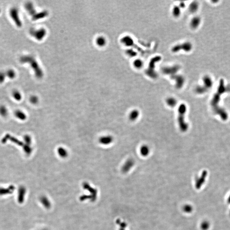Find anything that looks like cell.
Listing matches in <instances>:
<instances>
[{"instance_id":"1","label":"cell","mask_w":230,"mask_h":230,"mask_svg":"<svg viewBox=\"0 0 230 230\" xmlns=\"http://www.w3.org/2000/svg\"><path fill=\"white\" fill-rule=\"evenodd\" d=\"M19 61L23 64H28L34 71L35 76L37 78H41L43 76V72L39 67L38 62L34 57L31 55H22L20 58Z\"/></svg>"},{"instance_id":"2","label":"cell","mask_w":230,"mask_h":230,"mask_svg":"<svg viewBox=\"0 0 230 230\" xmlns=\"http://www.w3.org/2000/svg\"><path fill=\"white\" fill-rule=\"evenodd\" d=\"M187 111V106L185 104L180 105L178 109L179 116L178 122L180 129L182 132H186L188 129V124L185 121V115Z\"/></svg>"},{"instance_id":"3","label":"cell","mask_w":230,"mask_h":230,"mask_svg":"<svg viewBox=\"0 0 230 230\" xmlns=\"http://www.w3.org/2000/svg\"><path fill=\"white\" fill-rule=\"evenodd\" d=\"M9 15L15 25L18 28L22 27V22L19 16V10L16 7H13L9 11Z\"/></svg>"},{"instance_id":"4","label":"cell","mask_w":230,"mask_h":230,"mask_svg":"<svg viewBox=\"0 0 230 230\" xmlns=\"http://www.w3.org/2000/svg\"><path fill=\"white\" fill-rule=\"evenodd\" d=\"M192 44L190 42H185L182 44H179L175 46L172 49V51L174 53H177L181 50H183L186 52H189L192 50Z\"/></svg>"},{"instance_id":"5","label":"cell","mask_w":230,"mask_h":230,"mask_svg":"<svg viewBox=\"0 0 230 230\" xmlns=\"http://www.w3.org/2000/svg\"><path fill=\"white\" fill-rule=\"evenodd\" d=\"M29 33L30 35L35 38V39L38 40H41L43 39L45 36L46 31L45 29H31L29 31Z\"/></svg>"},{"instance_id":"6","label":"cell","mask_w":230,"mask_h":230,"mask_svg":"<svg viewBox=\"0 0 230 230\" xmlns=\"http://www.w3.org/2000/svg\"><path fill=\"white\" fill-rule=\"evenodd\" d=\"M26 190L24 186H21L18 190V201L20 204H22L24 202L26 194Z\"/></svg>"},{"instance_id":"7","label":"cell","mask_w":230,"mask_h":230,"mask_svg":"<svg viewBox=\"0 0 230 230\" xmlns=\"http://www.w3.org/2000/svg\"><path fill=\"white\" fill-rule=\"evenodd\" d=\"M15 190V187L13 185H10L8 187H0V196H5L13 194Z\"/></svg>"},{"instance_id":"8","label":"cell","mask_w":230,"mask_h":230,"mask_svg":"<svg viewBox=\"0 0 230 230\" xmlns=\"http://www.w3.org/2000/svg\"><path fill=\"white\" fill-rule=\"evenodd\" d=\"M98 140L100 144L104 145H108L113 143L114 139L112 136L106 135L102 136Z\"/></svg>"},{"instance_id":"9","label":"cell","mask_w":230,"mask_h":230,"mask_svg":"<svg viewBox=\"0 0 230 230\" xmlns=\"http://www.w3.org/2000/svg\"><path fill=\"white\" fill-rule=\"evenodd\" d=\"M179 67H178V66L177 65L172 67H166L163 68L162 72L166 74L169 75L171 74L172 76H174L175 75L176 72L179 71Z\"/></svg>"},{"instance_id":"10","label":"cell","mask_w":230,"mask_h":230,"mask_svg":"<svg viewBox=\"0 0 230 230\" xmlns=\"http://www.w3.org/2000/svg\"><path fill=\"white\" fill-rule=\"evenodd\" d=\"M134 161L132 158H129L127 160V161H126L122 167V171L124 172H127L134 166Z\"/></svg>"},{"instance_id":"11","label":"cell","mask_w":230,"mask_h":230,"mask_svg":"<svg viewBox=\"0 0 230 230\" xmlns=\"http://www.w3.org/2000/svg\"><path fill=\"white\" fill-rule=\"evenodd\" d=\"M173 78H174L176 81V86L177 88L182 87L185 83V79L183 76L180 75H174Z\"/></svg>"},{"instance_id":"12","label":"cell","mask_w":230,"mask_h":230,"mask_svg":"<svg viewBox=\"0 0 230 230\" xmlns=\"http://www.w3.org/2000/svg\"><path fill=\"white\" fill-rule=\"evenodd\" d=\"M201 22V18L199 17H194L190 22V26L193 29H196L200 25Z\"/></svg>"},{"instance_id":"13","label":"cell","mask_w":230,"mask_h":230,"mask_svg":"<svg viewBox=\"0 0 230 230\" xmlns=\"http://www.w3.org/2000/svg\"><path fill=\"white\" fill-rule=\"evenodd\" d=\"M207 173L206 171H204L203 173L201 176L199 178H197L196 182V187L197 189H199L201 188V187L203 185V184L205 182L206 178Z\"/></svg>"},{"instance_id":"14","label":"cell","mask_w":230,"mask_h":230,"mask_svg":"<svg viewBox=\"0 0 230 230\" xmlns=\"http://www.w3.org/2000/svg\"><path fill=\"white\" fill-rule=\"evenodd\" d=\"M24 6L26 11L32 16L36 13V11L35 9L33 4L32 3L27 2L26 3Z\"/></svg>"},{"instance_id":"15","label":"cell","mask_w":230,"mask_h":230,"mask_svg":"<svg viewBox=\"0 0 230 230\" xmlns=\"http://www.w3.org/2000/svg\"><path fill=\"white\" fill-rule=\"evenodd\" d=\"M121 42H122V43L124 44V45L127 47L132 46L133 45L134 43L133 40L132 39V38L128 36H126L122 38Z\"/></svg>"},{"instance_id":"16","label":"cell","mask_w":230,"mask_h":230,"mask_svg":"<svg viewBox=\"0 0 230 230\" xmlns=\"http://www.w3.org/2000/svg\"><path fill=\"white\" fill-rule=\"evenodd\" d=\"M140 113L138 110L134 109L131 111L129 115V120L132 121H134L138 118Z\"/></svg>"},{"instance_id":"17","label":"cell","mask_w":230,"mask_h":230,"mask_svg":"<svg viewBox=\"0 0 230 230\" xmlns=\"http://www.w3.org/2000/svg\"><path fill=\"white\" fill-rule=\"evenodd\" d=\"M57 153L58 155L62 158H65L67 157L68 152L67 149L63 147H59L57 149Z\"/></svg>"},{"instance_id":"18","label":"cell","mask_w":230,"mask_h":230,"mask_svg":"<svg viewBox=\"0 0 230 230\" xmlns=\"http://www.w3.org/2000/svg\"><path fill=\"white\" fill-rule=\"evenodd\" d=\"M140 152L141 154L144 157L147 156L150 152V150L148 146L146 145H143L140 149Z\"/></svg>"},{"instance_id":"19","label":"cell","mask_w":230,"mask_h":230,"mask_svg":"<svg viewBox=\"0 0 230 230\" xmlns=\"http://www.w3.org/2000/svg\"><path fill=\"white\" fill-rule=\"evenodd\" d=\"M15 115L17 118L22 121H24L26 118V116L25 113L20 110H17L15 113Z\"/></svg>"},{"instance_id":"20","label":"cell","mask_w":230,"mask_h":230,"mask_svg":"<svg viewBox=\"0 0 230 230\" xmlns=\"http://www.w3.org/2000/svg\"><path fill=\"white\" fill-rule=\"evenodd\" d=\"M166 102L167 105L171 107H174L176 106L177 101L176 98L174 97H170L167 98Z\"/></svg>"},{"instance_id":"21","label":"cell","mask_w":230,"mask_h":230,"mask_svg":"<svg viewBox=\"0 0 230 230\" xmlns=\"http://www.w3.org/2000/svg\"><path fill=\"white\" fill-rule=\"evenodd\" d=\"M5 73L7 78L9 79H14L16 77V73L13 69H8L5 71Z\"/></svg>"},{"instance_id":"22","label":"cell","mask_w":230,"mask_h":230,"mask_svg":"<svg viewBox=\"0 0 230 230\" xmlns=\"http://www.w3.org/2000/svg\"><path fill=\"white\" fill-rule=\"evenodd\" d=\"M14 99L17 101H20L22 99V94L21 92L18 90H15L12 93Z\"/></svg>"},{"instance_id":"23","label":"cell","mask_w":230,"mask_h":230,"mask_svg":"<svg viewBox=\"0 0 230 230\" xmlns=\"http://www.w3.org/2000/svg\"><path fill=\"white\" fill-rule=\"evenodd\" d=\"M133 66L137 69H140L144 66V62L140 59H136L134 61Z\"/></svg>"},{"instance_id":"24","label":"cell","mask_w":230,"mask_h":230,"mask_svg":"<svg viewBox=\"0 0 230 230\" xmlns=\"http://www.w3.org/2000/svg\"><path fill=\"white\" fill-rule=\"evenodd\" d=\"M181 13V8L179 6H174L172 9V15L174 17H178Z\"/></svg>"},{"instance_id":"25","label":"cell","mask_w":230,"mask_h":230,"mask_svg":"<svg viewBox=\"0 0 230 230\" xmlns=\"http://www.w3.org/2000/svg\"><path fill=\"white\" fill-rule=\"evenodd\" d=\"M198 7H199L198 3L196 2H194L190 4L189 9V11L191 13H194L197 11V10L198 9Z\"/></svg>"},{"instance_id":"26","label":"cell","mask_w":230,"mask_h":230,"mask_svg":"<svg viewBox=\"0 0 230 230\" xmlns=\"http://www.w3.org/2000/svg\"><path fill=\"white\" fill-rule=\"evenodd\" d=\"M8 114V109L4 106H0V115L3 117H6Z\"/></svg>"},{"instance_id":"27","label":"cell","mask_w":230,"mask_h":230,"mask_svg":"<svg viewBox=\"0 0 230 230\" xmlns=\"http://www.w3.org/2000/svg\"><path fill=\"white\" fill-rule=\"evenodd\" d=\"M204 85L207 87H209L211 86V79L208 77H205L203 78Z\"/></svg>"},{"instance_id":"28","label":"cell","mask_w":230,"mask_h":230,"mask_svg":"<svg viewBox=\"0 0 230 230\" xmlns=\"http://www.w3.org/2000/svg\"><path fill=\"white\" fill-rule=\"evenodd\" d=\"M210 223L208 222L205 221L202 223L201 225V228L203 230H207L210 227Z\"/></svg>"},{"instance_id":"29","label":"cell","mask_w":230,"mask_h":230,"mask_svg":"<svg viewBox=\"0 0 230 230\" xmlns=\"http://www.w3.org/2000/svg\"><path fill=\"white\" fill-rule=\"evenodd\" d=\"M183 210L184 211H185V212L187 213H190L192 211L193 208L191 205H185L184 206L183 208Z\"/></svg>"},{"instance_id":"30","label":"cell","mask_w":230,"mask_h":230,"mask_svg":"<svg viewBox=\"0 0 230 230\" xmlns=\"http://www.w3.org/2000/svg\"><path fill=\"white\" fill-rule=\"evenodd\" d=\"M105 40L102 37H100L97 39V43L100 46H103L105 44Z\"/></svg>"},{"instance_id":"31","label":"cell","mask_w":230,"mask_h":230,"mask_svg":"<svg viewBox=\"0 0 230 230\" xmlns=\"http://www.w3.org/2000/svg\"><path fill=\"white\" fill-rule=\"evenodd\" d=\"M6 77L5 71H0V84H2L4 83Z\"/></svg>"},{"instance_id":"32","label":"cell","mask_w":230,"mask_h":230,"mask_svg":"<svg viewBox=\"0 0 230 230\" xmlns=\"http://www.w3.org/2000/svg\"><path fill=\"white\" fill-rule=\"evenodd\" d=\"M24 140L25 142L27 144V145H29L31 144L32 143V138L29 135H26L24 136Z\"/></svg>"},{"instance_id":"33","label":"cell","mask_w":230,"mask_h":230,"mask_svg":"<svg viewBox=\"0 0 230 230\" xmlns=\"http://www.w3.org/2000/svg\"><path fill=\"white\" fill-rule=\"evenodd\" d=\"M29 100H30V102L34 104H36L38 102V98L36 96H32L30 97Z\"/></svg>"},{"instance_id":"34","label":"cell","mask_w":230,"mask_h":230,"mask_svg":"<svg viewBox=\"0 0 230 230\" xmlns=\"http://www.w3.org/2000/svg\"><path fill=\"white\" fill-rule=\"evenodd\" d=\"M40 201L43 205H44L45 207L48 206V202H47V199L44 196L42 197L41 198Z\"/></svg>"},{"instance_id":"35","label":"cell","mask_w":230,"mask_h":230,"mask_svg":"<svg viewBox=\"0 0 230 230\" xmlns=\"http://www.w3.org/2000/svg\"><path fill=\"white\" fill-rule=\"evenodd\" d=\"M126 53L127 54V55L131 57H134L136 55V52L131 49L127 50L126 51Z\"/></svg>"},{"instance_id":"36","label":"cell","mask_w":230,"mask_h":230,"mask_svg":"<svg viewBox=\"0 0 230 230\" xmlns=\"http://www.w3.org/2000/svg\"><path fill=\"white\" fill-rule=\"evenodd\" d=\"M227 202H228V203L229 205H230V195H229V196H228V197Z\"/></svg>"},{"instance_id":"37","label":"cell","mask_w":230,"mask_h":230,"mask_svg":"<svg viewBox=\"0 0 230 230\" xmlns=\"http://www.w3.org/2000/svg\"><path fill=\"white\" fill-rule=\"evenodd\" d=\"M1 10L0 9V13H1Z\"/></svg>"}]
</instances>
